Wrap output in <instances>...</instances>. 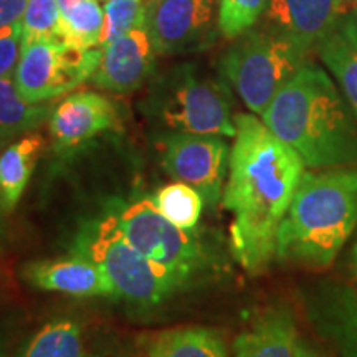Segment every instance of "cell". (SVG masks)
I'll list each match as a JSON object with an SVG mask.
<instances>
[{"mask_svg": "<svg viewBox=\"0 0 357 357\" xmlns=\"http://www.w3.org/2000/svg\"><path fill=\"white\" fill-rule=\"evenodd\" d=\"M300 331L287 306H271L235 339L231 357H298Z\"/></svg>", "mask_w": 357, "mask_h": 357, "instance_id": "2e32d148", "label": "cell"}, {"mask_svg": "<svg viewBox=\"0 0 357 357\" xmlns=\"http://www.w3.org/2000/svg\"><path fill=\"white\" fill-rule=\"evenodd\" d=\"M268 0H218L217 25L227 38H236L253 29Z\"/></svg>", "mask_w": 357, "mask_h": 357, "instance_id": "484cf974", "label": "cell"}, {"mask_svg": "<svg viewBox=\"0 0 357 357\" xmlns=\"http://www.w3.org/2000/svg\"><path fill=\"white\" fill-rule=\"evenodd\" d=\"M298 357H337L328 346L312 342L310 339L301 337L298 347Z\"/></svg>", "mask_w": 357, "mask_h": 357, "instance_id": "f1b7e54d", "label": "cell"}, {"mask_svg": "<svg viewBox=\"0 0 357 357\" xmlns=\"http://www.w3.org/2000/svg\"><path fill=\"white\" fill-rule=\"evenodd\" d=\"M155 55L158 52L146 25L134 29L102 48L91 82L111 93L136 91L153 75Z\"/></svg>", "mask_w": 357, "mask_h": 357, "instance_id": "4fadbf2b", "label": "cell"}, {"mask_svg": "<svg viewBox=\"0 0 357 357\" xmlns=\"http://www.w3.org/2000/svg\"><path fill=\"white\" fill-rule=\"evenodd\" d=\"M26 3L29 0H0V30L20 22Z\"/></svg>", "mask_w": 357, "mask_h": 357, "instance_id": "83f0119b", "label": "cell"}, {"mask_svg": "<svg viewBox=\"0 0 357 357\" xmlns=\"http://www.w3.org/2000/svg\"><path fill=\"white\" fill-rule=\"evenodd\" d=\"M105 12L98 0H84L65 15L60 13V40L78 48H100Z\"/></svg>", "mask_w": 357, "mask_h": 357, "instance_id": "7402d4cb", "label": "cell"}, {"mask_svg": "<svg viewBox=\"0 0 357 357\" xmlns=\"http://www.w3.org/2000/svg\"><path fill=\"white\" fill-rule=\"evenodd\" d=\"M218 0H149L146 29L158 55H177L207 45Z\"/></svg>", "mask_w": 357, "mask_h": 357, "instance_id": "30bf717a", "label": "cell"}, {"mask_svg": "<svg viewBox=\"0 0 357 357\" xmlns=\"http://www.w3.org/2000/svg\"><path fill=\"white\" fill-rule=\"evenodd\" d=\"M223 207L231 213V255L252 275L276 258L278 231L306 172L300 154L253 114L235 118Z\"/></svg>", "mask_w": 357, "mask_h": 357, "instance_id": "6da1fadb", "label": "cell"}, {"mask_svg": "<svg viewBox=\"0 0 357 357\" xmlns=\"http://www.w3.org/2000/svg\"><path fill=\"white\" fill-rule=\"evenodd\" d=\"M357 227V167L305 172L278 231L276 258L329 266Z\"/></svg>", "mask_w": 357, "mask_h": 357, "instance_id": "3957f363", "label": "cell"}, {"mask_svg": "<svg viewBox=\"0 0 357 357\" xmlns=\"http://www.w3.org/2000/svg\"><path fill=\"white\" fill-rule=\"evenodd\" d=\"M146 111L172 132L235 137L230 91L222 82L202 77L194 65H181L159 78Z\"/></svg>", "mask_w": 357, "mask_h": 357, "instance_id": "277c9868", "label": "cell"}, {"mask_svg": "<svg viewBox=\"0 0 357 357\" xmlns=\"http://www.w3.org/2000/svg\"><path fill=\"white\" fill-rule=\"evenodd\" d=\"M22 276L43 291H55L75 298H116V289L101 266L86 257L71 253L56 260L30 261Z\"/></svg>", "mask_w": 357, "mask_h": 357, "instance_id": "9a60e30c", "label": "cell"}, {"mask_svg": "<svg viewBox=\"0 0 357 357\" xmlns=\"http://www.w3.org/2000/svg\"><path fill=\"white\" fill-rule=\"evenodd\" d=\"M147 2L149 0H106L105 26L100 38V47L113 43L124 33L146 25Z\"/></svg>", "mask_w": 357, "mask_h": 357, "instance_id": "cb8c5ba5", "label": "cell"}, {"mask_svg": "<svg viewBox=\"0 0 357 357\" xmlns=\"http://www.w3.org/2000/svg\"><path fill=\"white\" fill-rule=\"evenodd\" d=\"M52 111L45 102H26L15 86L13 75L0 77V147L42 126L50 119Z\"/></svg>", "mask_w": 357, "mask_h": 357, "instance_id": "ffe728a7", "label": "cell"}, {"mask_svg": "<svg viewBox=\"0 0 357 357\" xmlns=\"http://www.w3.org/2000/svg\"><path fill=\"white\" fill-rule=\"evenodd\" d=\"M0 357H7V342L3 336H0Z\"/></svg>", "mask_w": 357, "mask_h": 357, "instance_id": "1f68e13d", "label": "cell"}, {"mask_svg": "<svg viewBox=\"0 0 357 357\" xmlns=\"http://www.w3.org/2000/svg\"><path fill=\"white\" fill-rule=\"evenodd\" d=\"M349 0H268L266 29L310 53L333 32L349 8Z\"/></svg>", "mask_w": 357, "mask_h": 357, "instance_id": "7c38bea8", "label": "cell"}, {"mask_svg": "<svg viewBox=\"0 0 357 357\" xmlns=\"http://www.w3.org/2000/svg\"><path fill=\"white\" fill-rule=\"evenodd\" d=\"M84 2V0H56L58 3V8H60V13L61 15H65V13H68L70 10H73L75 7L79 6V3Z\"/></svg>", "mask_w": 357, "mask_h": 357, "instance_id": "f546056e", "label": "cell"}, {"mask_svg": "<svg viewBox=\"0 0 357 357\" xmlns=\"http://www.w3.org/2000/svg\"><path fill=\"white\" fill-rule=\"evenodd\" d=\"M154 204L164 217L184 230H194L202 215L204 197L184 182H172L158 190Z\"/></svg>", "mask_w": 357, "mask_h": 357, "instance_id": "603a6c76", "label": "cell"}, {"mask_svg": "<svg viewBox=\"0 0 357 357\" xmlns=\"http://www.w3.org/2000/svg\"><path fill=\"white\" fill-rule=\"evenodd\" d=\"M48 123L56 151H68L98 134L118 128L119 116L108 96L95 91H78L66 96L52 111Z\"/></svg>", "mask_w": 357, "mask_h": 357, "instance_id": "5bb4252c", "label": "cell"}, {"mask_svg": "<svg viewBox=\"0 0 357 357\" xmlns=\"http://www.w3.org/2000/svg\"><path fill=\"white\" fill-rule=\"evenodd\" d=\"M45 149L47 139L42 134L29 132L0 153V199L7 213L20 202Z\"/></svg>", "mask_w": 357, "mask_h": 357, "instance_id": "e0dca14e", "label": "cell"}, {"mask_svg": "<svg viewBox=\"0 0 357 357\" xmlns=\"http://www.w3.org/2000/svg\"><path fill=\"white\" fill-rule=\"evenodd\" d=\"M102 48H78L56 40H40L20 47L13 79L26 102L40 105L73 91L91 79Z\"/></svg>", "mask_w": 357, "mask_h": 357, "instance_id": "ba28073f", "label": "cell"}, {"mask_svg": "<svg viewBox=\"0 0 357 357\" xmlns=\"http://www.w3.org/2000/svg\"><path fill=\"white\" fill-rule=\"evenodd\" d=\"M303 300L321 342L337 357H357V289L324 280L307 288Z\"/></svg>", "mask_w": 357, "mask_h": 357, "instance_id": "8fae6325", "label": "cell"}, {"mask_svg": "<svg viewBox=\"0 0 357 357\" xmlns=\"http://www.w3.org/2000/svg\"><path fill=\"white\" fill-rule=\"evenodd\" d=\"M71 253L86 257L105 270L116 289V298L158 305L167 300L181 284L176 278L146 258L119 229L116 215L84 225L73 242Z\"/></svg>", "mask_w": 357, "mask_h": 357, "instance_id": "5b68a950", "label": "cell"}, {"mask_svg": "<svg viewBox=\"0 0 357 357\" xmlns=\"http://www.w3.org/2000/svg\"><path fill=\"white\" fill-rule=\"evenodd\" d=\"M119 229L146 258L169 271L181 288L207 270L208 253L194 230H184L142 197L114 213Z\"/></svg>", "mask_w": 357, "mask_h": 357, "instance_id": "52a82bcc", "label": "cell"}, {"mask_svg": "<svg viewBox=\"0 0 357 357\" xmlns=\"http://www.w3.org/2000/svg\"><path fill=\"white\" fill-rule=\"evenodd\" d=\"M352 268H354V273L357 276V243L356 247L352 248Z\"/></svg>", "mask_w": 357, "mask_h": 357, "instance_id": "d6a6232c", "label": "cell"}, {"mask_svg": "<svg viewBox=\"0 0 357 357\" xmlns=\"http://www.w3.org/2000/svg\"><path fill=\"white\" fill-rule=\"evenodd\" d=\"M326 68L337 79L346 101L357 118V20L342 17L318 47Z\"/></svg>", "mask_w": 357, "mask_h": 357, "instance_id": "ac0fdd59", "label": "cell"}, {"mask_svg": "<svg viewBox=\"0 0 357 357\" xmlns=\"http://www.w3.org/2000/svg\"><path fill=\"white\" fill-rule=\"evenodd\" d=\"M307 52L270 29H250L225 52L220 68L243 105L263 114L276 93L306 65Z\"/></svg>", "mask_w": 357, "mask_h": 357, "instance_id": "8992f818", "label": "cell"}, {"mask_svg": "<svg viewBox=\"0 0 357 357\" xmlns=\"http://www.w3.org/2000/svg\"><path fill=\"white\" fill-rule=\"evenodd\" d=\"M147 357H229V347L217 329L187 326L159 333Z\"/></svg>", "mask_w": 357, "mask_h": 357, "instance_id": "d6986e66", "label": "cell"}, {"mask_svg": "<svg viewBox=\"0 0 357 357\" xmlns=\"http://www.w3.org/2000/svg\"><path fill=\"white\" fill-rule=\"evenodd\" d=\"M6 208H3V204H2V199H0V243H2V236H3V231H6Z\"/></svg>", "mask_w": 357, "mask_h": 357, "instance_id": "4dcf8cb0", "label": "cell"}, {"mask_svg": "<svg viewBox=\"0 0 357 357\" xmlns=\"http://www.w3.org/2000/svg\"><path fill=\"white\" fill-rule=\"evenodd\" d=\"M263 123L306 169L357 167V118L323 68L305 65L276 93Z\"/></svg>", "mask_w": 357, "mask_h": 357, "instance_id": "7a4b0ae2", "label": "cell"}, {"mask_svg": "<svg viewBox=\"0 0 357 357\" xmlns=\"http://www.w3.org/2000/svg\"><path fill=\"white\" fill-rule=\"evenodd\" d=\"M17 357H86L82 328L71 319L47 323L25 342Z\"/></svg>", "mask_w": 357, "mask_h": 357, "instance_id": "44dd1931", "label": "cell"}, {"mask_svg": "<svg viewBox=\"0 0 357 357\" xmlns=\"http://www.w3.org/2000/svg\"><path fill=\"white\" fill-rule=\"evenodd\" d=\"M227 153L220 136L171 132L162 141V167L174 181L200 192L204 202L215 205L222 197Z\"/></svg>", "mask_w": 357, "mask_h": 357, "instance_id": "9c48e42d", "label": "cell"}, {"mask_svg": "<svg viewBox=\"0 0 357 357\" xmlns=\"http://www.w3.org/2000/svg\"><path fill=\"white\" fill-rule=\"evenodd\" d=\"M22 24L20 47L40 40H60V8L56 0H29Z\"/></svg>", "mask_w": 357, "mask_h": 357, "instance_id": "d4e9b609", "label": "cell"}, {"mask_svg": "<svg viewBox=\"0 0 357 357\" xmlns=\"http://www.w3.org/2000/svg\"><path fill=\"white\" fill-rule=\"evenodd\" d=\"M356 20H357V13H356Z\"/></svg>", "mask_w": 357, "mask_h": 357, "instance_id": "836d02e7", "label": "cell"}, {"mask_svg": "<svg viewBox=\"0 0 357 357\" xmlns=\"http://www.w3.org/2000/svg\"><path fill=\"white\" fill-rule=\"evenodd\" d=\"M22 24L17 22L0 30V77L13 75L20 56Z\"/></svg>", "mask_w": 357, "mask_h": 357, "instance_id": "4316f807", "label": "cell"}]
</instances>
